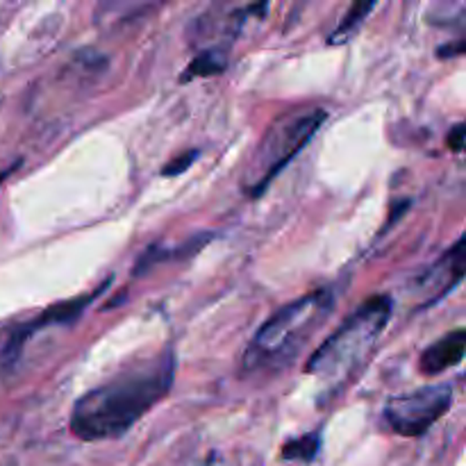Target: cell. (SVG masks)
<instances>
[{
  "mask_svg": "<svg viewBox=\"0 0 466 466\" xmlns=\"http://www.w3.org/2000/svg\"><path fill=\"white\" fill-rule=\"evenodd\" d=\"M173 378V349H164L157 358L82 394L71 410V432L82 441L118 440L167 399Z\"/></svg>",
  "mask_w": 466,
  "mask_h": 466,
  "instance_id": "obj_1",
  "label": "cell"
},
{
  "mask_svg": "<svg viewBox=\"0 0 466 466\" xmlns=\"http://www.w3.org/2000/svg\"><path fill=\"white\" fill-rule=\"evenodd\" d=\"M335 300L337 296L332 289H314L278 309L255 332L253 341L246 349L244 367L248 371H273L287 367L291 360L299 358L314 332L328 321Z\"/></svg>",
  "mask_w": 466,
  "mask_h": 466,
  "instance_id": "obj_2",
  "label": "cell"
},
{
  "mask_svg": "<svg viewBox=\"0 0 466 466\" xmlns=\"http://www.w3.org/2000/svg\"><path fill=\"white\" fill-rule=\"evenodd\" d=\"M394 303L390 296H373L360 305L312 355L305 364V373L326 385L346 382L376 350Z\"/></svg>",
  "mask_w": 466,
  "mask_h": 466,
  "instance_id": "obj_3",
  "label": "cell"
},
{
  "mask_svg": "<svg viewBox=\"0 0 466 466\" xmlns=\"http://www.w3.org/2000/svg\"><path fill=\"white\" fill-rule=\"evenodd\" d=\"M326 121L328 112L323 107H299L276 118L246 162L241 176L244 194L259 198L280 176L282 168L312 141Z\"/></svg>",
  "mask_w": 466,
  "mask_h": 466,
  "instance_id": "obj_4",
  "label": "cell"
},
{
  "mask_svg": "<svg viewBox=\"0 0 466 466\" xmlns=\"http://www.w3.org/2000/svg\"><path fill=\"white\" fill-rule=\"evenodd\" d=\"M453 405V387L426 385L408 394L394 396L385 405L382 421L400 437H423Z\"/></svg>",
  "mask_w": 466,
  "mask_h": 466,
  "instance_id": "obj_5",
  "label": "cell"
},
{
  "mask_svg": "<svg viewBox=\"0 0 466 466\" xmlns=\"http://www.w3.org/2000/svg\"><path fill=\"white\" fill-rule=\"evenodd\" d=\"M109 287V280L105 282V285L96 287L94 291H89V294H82V296H76V299H68V300H62V303H55L50 305L48 309H44V312L39 314V317L35 319V321L25 323V326H18L16 330L9 335L7 344L3 346V360L5 362H14V360L18 358V353H21L23 344H25L27 339H30L32 335H36V332L46 330L48 326H55V323H59V326H68V323L77 321V319L82 317V312H85L86 308H89L91 303H94L96 299H98L100 294H103L105 289Z\"/></svg>",
  "mask_w": 466,
  "mask_h": 466,
  "instance_id": "obj_6",
  "label": "cell"
},
{
  "mask_svg": "<svg viewBox=\"0 0 466 466\" xmlns=\"http://www.w3.org/2000/svg\"><path fill=\"white\" fill-rule=\"evenodd\" d=\"M464 235L458 237L453 246L432 264L431 268L417 278V294L423 296L421 308L437 303L451 294L455 285H460L466 273V250H464Z\"/></svg>",
  "mask_w": 466,
  "mask_h": 466,
  "instance_id": "obj_7",
  "label": "cell"
},
{
  "mask_svg": "<svg viewBox=\"0 0 466 466\" xmlns=\"http://www.w3.org/2000/svg\"><path fill=\"white\" fill-rule=\"evenodd\" d=\"M466 353V330L458 328V330L449 332L435 344L428 346L419 358V369L423 376H440V373L449 371V369L458 367L464 360Z\"/></svg>",
  "mask_w": 466,
  "mask_h": 466,
  "instance_id": "obj_8",
  "label": "cell"
},
{
  "mask_svg": "<svg viewBox=\"0 0 466 466\" xmlns=\"http://www.w3.org/2000/svg\"><path fill=\"white\" fill-rule=\"evenodd\" d=\"M212 239H214L212 235H196V237H191L189 241H185V244L173 246V248L153 246V248H148L144 255H141L139 262H137L135 271H132V273H135V276H139V273L150 271V268L157 267V264L173 262V259L194 258V255L198 253V250H203L205 246H208V241H212Z\"/></svg>",
  "mask_w": 466,
  "mask_h": 466,
  "instance_id": "obj_9",
  "label": "cell"
},
{
  "mask_svg": "<svg viewBox=\"0 0 466 466\" xmlns=\"http://www.w3.org/2000/svg\"><path fill=\"white\" fill-rule=\"evenodd\" d=\"M228 66V50L221 48H205L203 53L196 55L189 62V66L182 73V82L196 80V77L221 76Z\"/></svg>",
  "mask_w": 466,
  "mask_h": 466,
  "instance_id": "obj_10",
  "label": "cell"
},
{
  "mask_svg": "<svg viewBox=\"0 0 466 466\" xmlns=\"http://www.w3.org/2000/svg\"><path fill=\"white\" fill-rule=\"evenodd\" d=\"M373 9H376V3H355L353 7L349 9V14L344 16V21H341L339 25H337V30L332 32L328 44L330 46L349 44V41L358 35L360 27L364 25V21H367V16L373 12Z\"/></svg>",
  "mask_w": 466,
  "mask_h": 466,
  "instance_id": "obj_11",
  "label": "cell"
},
{
  "mask_svg": "<svg viewBox=\"0 0 466 466\" xmlns=\"http://www.w3.org/2000/svg\"><path fill=\"white\" fill-rule=\"evenodd\" d=\"M321 449V435L312 432V435H303L300 440H291L282 446V458L285 460H299V462H312Z\"/></svg>",
  "mask_w": 466,
  "mask_h": 466,
  "instance_id": "obj_12",
  "label": "cell"
},
{
  "mask_svg": "<svg viewBox=\"0 0 466 466\" xmlns=\"http://www.w3.org/2000/svg\"><path fill=\"white\" fill-rule=\"evenodd\" d=\"M198 157H200V153H198V150H187V153H182L180 157L171 159V162H168L167 167H164L162 176H167V177H173V176H182V173H185L187 168H189L191 164H194L196 159H198Z\"/></svg>",
  "mask_w": 466,
  "mask_h": 466,
  "instance_id": "obj_13",
  "label": "cell"
},
{
  "mask_svg": "<svg viewBox=\"0 0 466 466\" xmlns=\"http://www.w3.org/2000/svg\"><path fill=\"white\" fill-rule=\"evenodd\" d=\"M464 123H458V126L453 127V130L449 132V137H446V144H449V148L453 150V153H462L464 148Z\"/></svg>",
  "mask_w": 466,
  "mask_h": 466,
  "instance_id": "obj_14",
  "label": "cell"
},
{
  "mask_svg": "<svg viewBox=\"0 0 466 466\" xmlns=\"http://www.w3.org/2000/svg\"><path fill=\"white\" fill-rule=\"evenodd\" d=\"M9 173H12V168H7V171H3V173H0V187H3L5 177H7V176H9Z\"/></svg>",
  "mask_w": 466,
  "mask_h": 466,
  "instance_id": "obj_15",
  "label": "cell"
}]
</instances>
